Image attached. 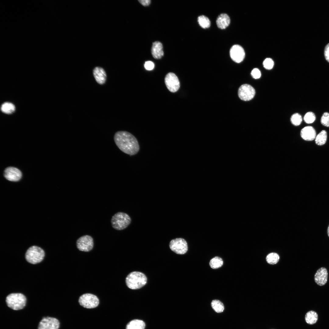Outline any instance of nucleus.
Segmentation results:
<instances>
[{
	"instance_id": "1",
	"label": "nucleus",
	"mask_w": 329,
	"mask_h": 329,
	"mask_svg": "<svg viewBox=\"0 0 329 329\" xmlns=\"http://www.w3.org/2000/svg\"><path fill=\"white\" fill-rule=\"evenodd\" d=\"M114 140L119 149L126 154L134 155L139 150V146L136 139L128 132H117L115 134Z\"/></svg>"
},
{
	"instance_id": "2",
	"label": "nucleus",
	"mask_w": 329,
	"mask_h": 329,
	"mask_svg": "<svg viewBox=\"0 0 329 329\" xmlns=\"http://www.w3.org/2000/svg\"><path fill=\"white\" fill-rule=\"evenodd\" d=\"M147 280L146 276L143 273L139 271H133L128 275L126 279V282L129 288L132 289H137L145 285Z\"/></svg>"
},
{
	"instance_id": "3",
	"label": "nucleus",
	"mask_w": 329,
	"mask_h": 329,
	"mask_svg": "<svg viewBox=\"0 0 329 329\" xmlns=\"http://www.w3.org/2000/svg\"><path fill=\"white\" fill-rule=\"evenodd\" d=\"M7 306L11 309L18 310L23 309L25 306L26 298L20 293H12L8 295L6 298Z\"/></svg>"
},
{
	"instance_id": "4",
	"label": "nucleus",
	"mask_w": 329,
	"mask_h": 329,
	"mask_svg": "<svg viewBox=\"0 0 329 329\" xmlns=\"http://www.w3.org/2000/svg\"><path fill=\"white\" fill-rule=\"evenodd\" d=\"M131 221V218L128 214L124 212H118L112 217L111 223L115 229L121 230L126 228Z\"/></svg>"
},
{
	"instance_id": "5",
	"label": "nucleus",
	"mask_w": 329,
	"mask_h": 329,
	"mask_svg": "<svg viewBox=\"0 0 329 329\" xmlns=\"http://www.w3.org/2000/svg\"><path fill=\"white\" fill-rule=\"evenodd\" d=\"M45 255L44 250L37 246H32L27 250L25 254V258L29 263L36 264L41 262Z\"/></svg>"
},
{
	"instance_id": "6",
	"label": "nucleus",
	"mask_w": 329,
	"mask_h": 329,
	"mask_svg": "<svg viewBox=\"0 0 329 329\" xmlns=\"http://www.w3.org/2000/svg\"><path fill=\"white\" fill-rule=\"evenodd\" d=\"M79 302L83 307L91 309L97 306L99 304V300L96 295L90 293L84 294L79 298Z\"/></svg>"
},
{
	"instance_id": "7",
	"label": "nucleus",
	"mask_w": 329,
	"mask_h": 329,
	"mask_svg": "<svg viewBox=\"0 0 329 329\" xmlns=\"http://www.w3.org/2000/svg\"><path fill=\"white\" fill-rule=\"evenodd\" d=\"M169 246L172 251L177 254H184L188 250L187 242L182 238L172 239L169 243Z\"/></svg>"
},
{
	"instance_id": "8",
	"label": "nucleus",
	"mask_w": 329,
	"mask_h": 329,
	"mask_svg": "<svg viewBox=\"0 0 329 329\" xmlns=\"http://www.w3.org/2000/svg\"><path fill=\"white\" fill-rule=\"evenodd\" d=\"M255 94L254 89L248 84H243L239 87L238 95L239 98L244 101H247L252 99Z\"/></svg>"
},
{
	"instance_id": "9",
	"label": "nucleus",
	"mask_w": 329,
	"mask_h": 329,
	"mask_svg": "<svg viewBox=\"0 0 329 329\" xmlns=\"http://www.w3.org/2000/svg\"><path fill=\"white\" fill-rule=\"evenodd\" d=\"M77 247L80 251L88 252L93 248L94 242L93 238L90 235H86L79 238L76 241Z\"/></svg>"
},
{
	"instance_id": "10",
	"label": "nucleus",
	"mask_w": 329,
	"mask_h": 329,
	"mask_svg": "<svg viewBox=\"0 0 329 329\" xmlns=\"http://www.w3.org/2000/svg\"><path fill=\"white\" fill-rule=\"evenodd\" d=\"M165 84L168 89L171 92L177 91L180 87V83L178 78L173 73H169L165 76Z\"/></svg>"
},
{
	"instance_id": "11",
	"label": "nucleus",
	"mask_w": 329,
	"mask_h": 329,
	"mask_svg": "<svg viewBox=\"0 0 329 329\" xmlns=\"http://www.w3.org/2000/svg\"><path fill=\"white\" fill-rule=\"evenodd\" d=\"M59 322L55 318L44 317L39 323L38 329H58Z\"/></svg>"
},
{
	"instance_id": "12",
	"label": "nucleus",
	"mask_w": 329,
	"mask_h": 329,
	"mask_svg": "<svg viewBox=\"0 0 329 329\" xmlns=\"http://www.w3.org/2000/svg\"><path fill=\"white\" fill-rule=\"evenodd\" d=\"M230 54L232 59L236 63H240L244 59L245 53L243 48L239 45H234L231 48Z\"/></svg>"
},
{
	"instance_id": "13",
	"label": "nucleus",
	"mask_w": 329,
	"mask_h": 329,
	"mask_svg": "<svg viewBox=\"0 0 329 329\" xmlns=\"http://www.w3.org/2000/svg\"><path fill=\"white\" fill-rule=\"evenodd\" d=\"M4 176L8 180L12 182H17L21 178L22 174L18 168L12 167L5 169L4 172Z\"/></svg>"
},
{
	"instance_id": "14",
	"label": "nucleus",
	"mask_w": 329,
	"mask_h": 329,
	"mask_svg": "<svg viewBox=\"0 0 329 329\" xmlns=\"http://www.w3.org/2000/svg\"><path fill=\"white\" fill-rule=\"evenodd\" d=\"M328 273L327 269L322 267L319 269L316 272L314 279L315 282L319 286H323L327 283Z\"/></svg>"
},
{
	"instance_id": "15",
	"label": "nucleus",
	"mask_w": 329,
	"mask_h": 329,
	"mask_svg": "<svg viewBox=\"0 0 329 329\" xmlns=\"http://www.w3.org/2000/svg\"><path fill=\"white\" fill-rule=\"evenodd\" d=\"M301 137L304 140L307 141H311L315 138L316 132L312 126H308L302 128L300 132Z\"/></svg>"
},
{
	"instance_id": "16",
	"label": "nucleus",
	"mask_w": 329,
	"mask_h": 329,
	"mask_svg": "<svg viewBox=\"0 0 329 329\" xmlns=\"http://www.w3.org/2000/svg\"><path fill=\"white\" fill-rule=\"evenodd\" d=\"M151 52L153 57L154 58H161L164 54L162 43L159 41H156L153 42L151 47Z\"/></svg>"
},
{
	"instance_id": "17",
	"label": "nucleus",
	"mask_w": 329,
	"mask_h": 329,
	"mask_svg": "<svg viewBox=\"0 0 329 329\" xmlns=\"http://www.w3.org/2000/svg\"><path fill=\"white\" fill-rule=\"evenodd\" d=\"M93 74L96 81L102 84L106 80V75L104 70L100 67H96L93 70Z\"/></svg>"
},
{
	"instance_id": "18",
	"label": "nucleus",
	"mask_w": 329,
	"mask_h": 329,
	"mask_svg": "<svg viewBox=\"0 0 329 329\" xmlns=\"http://www.w3.org/2000/svg\"><path fill=\"white\" fill-rule=\"evenodd\" d=\"M230 22L228 15L225 13H222L219 15L216 20V23L218 27L222 29H225L228 27Z\"/></svg>"
},
{
	"instance_id": "19",
	"label": "nucleus",
	"mask_w": 329,
	"mask_h": 329,
	"mask_svg": "<svg viewBox=\"0 0 329 329\" xmlns=\"http://www.w3.org/2000/svg\"><path fill=\"white\" fill-rule=\"evenodd\" d=\"M145 325L142 320H133L127 325L126 329H144Z\"/></svg>"
},
{
	"instance_id": "20",
	"label": "nucleus",
	"mask_w": 329,
	"mask_h": 329,
	"mask_svg": "<svg viewBox=\"0 0 329 329\" xmlns=\"http://www.w3.org/2000/svg\"><path fill=\"white\" fill-rule=\"evenodd\" d=\"M318 319L317 313L313 310L308 312L305 316L306 322L310 324H313L316 323Z\"/></svg>"
},
{
	"instance_id": "21",
	"label": "nucleus",
	"mask_w": 329,
	"mask_h": 329,
	"mask_svg": "<svg viewBox=\"0 0 329 329\" xmlns=\"http://www.w3.org/2000/svg\"><path fill=\"white\" fill-rule=\"evenodd\" d=\"M315 142L318 145L321 146L325 144L327 139V133L325 130H322L316 136Z\"/></svg>"
},
{
	"instance_id": "22",
	"label": "nucleus",
	"mask_w": 329,
	"mask_h": 329,
	"mask_svg": "<svg viewBox=\"0 0 329 329\" xmlns=\"http://www.w3.org/2000/svg\"><path fill=\"white\" fill-rule=\"evenodd\" d=\"M212 309L217 313H221L224 310L223 304L218 300L215 299L212 301L211 303Z\"/></svg>"
},
{
	"instance_id": "23",
	"label": "nucleus",
	"mask_w": 329,
	"mask_h": 329,
	"mask_svg": "<svg viewBox=\"0 0 329 329\" xmlns=\"http://www.w3.org/2000/svg\"><path fill=\"white\" fill-rule=\"evenodd\" d=\"M1 110L2 112L5 113L12 114L15 111V106L11 103L5 102L2 105Z\"/></svg>"
},
{
	"instance_id": "24",
	"label": "nucleus",
	"mask_w": 329,
	"mask_h": 329,
	"mask_svg": "<svg viewBox=\"0 0 329 329\" xmlns=\"http://www.w3.org/2000/svg\"><path fill=\"white\" fill-rule=\"evenodd\" d=\"M209 264L211 268L217 269L222 266L223 264V261L221 258L216 256L210 260Z\"/></svg>"
},
{
	"instance_id": "25",
	"label": "nucleus",
	"mask_w": 329,
	"mask_h": 329,
	"mask_svg": "<svg viewBox=\"0 0 329 329\" xmlns=\"http://www.w3.org/2000/svg\"><path fill=\"white\" fill-rule=\"evenodd\" d=\"M198 21L200 25L203 28H208L210 26V20L205 16L201 15L199 16L198 18Z\"/></svg>"
},
{
	"instance_id": "26",
	"label": "nucleus",
	"mask_w": 329,
	"mask_h": 329,
	"mask_svg": "<svg viewBox=\"0 0 329 329\" xmlns=\"http://www.w3.org/2000/svg\"><path fill=\"white\" fill-rule=\"evenodd\" d=\"M279 256L276 253H272L268 254L266 257V259L267 262L269 264H274L278 261Z\"/></svg>"
},
{
	"instance_id": "27",
	"label": "nucleus",
	"mask_w": 329,
	"mask_h": 329,
	"mask_svg": "<svg viewBox=\"0 0 329 329\" xmlns=\"http://www.w3.org/2000/svg\"><path fill=\"white\" fill-rule=\"evenodd\" d=\"M291 121L292 124L295 126H298L301 123L302 118L301 115L298 113L293 114L291 118Z\"/></svg>"
},
{
	"instance_id": "28",
	"label": "nucleus",
	"mask_w": 329,
	"mask_h": 329,
	"mask_svg": "<svg viewBox=\"0 0 329 329\" xmlns=\"http://www.w3.org/2000/svg\"><path fill=\"white\" fill-rule=\"evenodd\" d=\"M316 117L314 113L311 111L307 112L304 115L303 119L305 122L307 124H311L313 122L316 120Z\"/></svg>"
},
{
	"instance_id": "29",
	"label": "nucleus",
	"mask_w": 329,
	"mask_h": 329,
	"mask_svg": "<svg viewBox=\"0 0 329 329\" xmlns=\"http://www.w3.org/2000/svg\"><path fill=\"white\" fill-rule=\"evenodd\" d=\"M320 122L324 126L329 127V113H324L320 119Z\"/></svg>"
},
{
	"instance_id": "30",
	"label": "nucleus",
	"mask_w": 329,
	"mask_h": 329,
	"mask_svg": "<svg viewBox=\"0 0 329 329\" xmlns=\"http://www.w3.org/2000/svg\"><path fill=\"white\" fill-rule=\"evenodd\" d=\"M263 65L265 69L270 70L273 68L274 65V62L271 58H267L264 60Z\"/></svg>"
},
{
	"instance_id": "31",
	"label": "nucleus",
	"mask_w": 329,
	"mask_h": 329,
	"mask_svg": "<svg viewBox=\"0 0 329 329\" xmlns=\"http://www.w3.org/2000/svg\"><path fill=\"white\" fill-rule=\"evenodd\" d=\"M251 75L254 79H258L260 77L261 73L258 69L254 68L252 71Z\"/></svg>"
},
{
	"instance_id": "32",
	"label": "nucleus",
	"mask_w": 329,
	"mask_h": 329,
	"mask_svg": "<svg viewBox=\"0 0 329 329\" xmlns=\"http://www.w3.org/2000/svg\"><path fill=\"white\" fill-rule=\"evenodd\" d=\"M144 66L145 69L148 70H152L154 68V63L151 61H147L145 62Z\"/></svg>"
},
{
	"instance_id": "33",
	"label": "nucleus",
	"mask_w": 329,
	"mask_h": 329,
	"mask_svg": "<svg viewBox=\"0 0 329 329\" xmlns=\"http://www.w3.org/2000/svg\"><path fill=\"white\" fill-rule=\"evenodd\" d=\"M324 54L326 60L329 62V43L325 47Z\"/></svg>"
},
{
	"instance_id": "34",
	"label": "nucleus",
	"mask_w": 329,
	"mask_h": 329,
	"mask_svg": "<svg viewBox=\"0 0 329 329\" xmlns=\"http://www.w3.org/2000/svg\"><path fill=\"white\" fill-rule=\"evenodd\" d=\"M138 1L141 4L144 6L149 5L151 2L150 0H138Z\"/></svg>"
},
{
	"instance_id": "35",
	"label": "nucleus",
	"mask_w": 329,
	"mask_h": 329,
	"mask_svg": "<svg viewBox=\"0 0 329 329\" xmlns=\"http://www.w3.org/2000/svg\"><path fill=\"white\" fill-rule=\"evenodd\" d=\"M327 234L328 236L329 237V226H328V227L327 229Z\"/></svg>"
}]
</instances>
